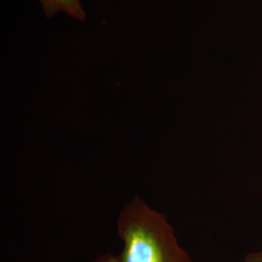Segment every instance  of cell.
I'll use <instances>...</instances> for the list:
<instances>
[{"instance_id":"3","label":"cell","mask_w":262,"mask_h":262,"mask_svg":"<svg viewBox=\"0 0 262 262\" xmlns=\"http://www.w3.org/2000/svg\"><path fill=\"white\" fill-rule=\"evenodd\" d=\"M92 262H120V260L116 255H113L111 253H104Z\"/></svg>"},{"instance_id":"4","label":"cell","mask_w":262,"mask_h":262,"mask_svg":"<svg viewBox=\"0 0 262 262\" xmlns=\"http://www.w3.org/2000/svg\"><path fill=\"white\" fill-rule=\"evenodd\" d=\"M245 262H262V250L247 254Z\"/></svg>"},{"instance_id":"2","label":"cell","mask_w":262,"mask_h":262,"mask_svg":"<svg viewBox=\"0 0 262 262\" xmlns=\"http://www.w3.org/2000/svg\"><path fill=\"white\" fill-rule=\"evenodd\" d=\"M45 17L49 19L63 14L77 21H84L86 13L82 0H37Z\"/></svg>"},{"instance_id":"1","label":"cell","mask_w":262,"mask_h":262,"mask_svg":"<svg viewBox=\"0 0 262 262\" xmlns=\"http://www.w3.org/2000/svg\"><path fill=\"white\" fill-rule=\"evenodd\" d=\"M117 230L123 242L120 262H192L163 213L135 196L120 213Z\"/></svg>"}]
</instances>
